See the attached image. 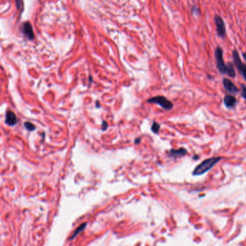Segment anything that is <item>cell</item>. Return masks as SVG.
Returning a JSON list of instances; mask_svg holds the SVG:
<instances>
[{
	"mask_svg": "<svg viewBox=\"0 0 246 246\" xmlns=\"http://www.w3.org/2000/svg\"><path fill=\"white\" fill-rule=\"evenodd\" d=\"M214 56L215 60H216L217 68V69H218L219 72L221 74H226L228 75V76L232 78L235 77V71L233 63H230L226 64V63H224L223 58V51H222L221 47L217 46L216 49H215Z\"/></svg>",
	"mask_w": 246,
	"mask_h": 246,
	"instance_id": "obj_1",
	"label": "cell"
},
{
	"mask_svg": "<svg viewBox=\"0 0 246 246\" xmlns=\"http://www.w3.org/2000/svg\"><path fill=\"white\" fill-rule=\"evenodd\" d=\"M222 158H223L221 156H218V157H212L204 160L195 168L192 173L193 175L194 176H200V175L205 174L210 169H212Z\"/></svg>",
	"mask_w": 246,
	"mask_h": 246,
	"instance_id": "obj_2",
	"label": "cell"
},
{
	"mask_svg": "<svg viewBox=\"0 0 246 246\" xmlns=\"http://www.w3.org/2000/svg\"><path fill=\"white\" fill-rule=\"evenodd\" d=\"M214 20L215 22V26H216V32L217 37L222 40L225 39L227 36L226 26L224 20L220 15H215Z\"/></svg>",
	"mask_w": 246,
	"mask_h": 246,
	"instance_id": "obj_3",
	"label": "cell"
},
{
	"mask_svg": "<svg viewBox=\"0 0 246 246\" xmlns=\"http://www.w3.org/2000/svg\"><path fill=\"white\" fill-rule=\"evenodd\" d=\"M148 102L157 104L165 110H170L173 108V103L171 101L163 96H157L149 99Z\"/></svg>",
	"mask_w": 246,
	"mask_h": 246,
	"instance_id": "obj_4",
	"label": "cell"
},
{
	"mask_svg": "<svg viewBox=\"0 0 246 246\" xmlns=\"http://www.w3.org/2000/svg\"><path fill=\"white\" fill-rule=\"evenodd\" d=\"M233 58L234 61V63L236 66L239 71L241 74H242L243 77L244 78V79L246 81V64L243 63V61H241V58L239 55L238 51L237 49H233Z\"/></svg>",
	"mask_w": 246,
	"mask_h": 246,
	"instance_id": "obj_5",
	"label": "cell"
},
{
	"mask_svg": "<svg viewBox=\"0 0 246 246\" xmlns=\"http://www.w3.org/2000/svg\"><path fill=\"white\" fill-rule=\"evenodd\" d=\"M23 34L28 40H33L34 38V32L31 24L29 22H25L22 26Z\"/></svg>",
	"mask_w": 246,
	"mask_h": 246,
	"instance_id": "obj_6",
	"label": "cell"
},
{
	"mask_svg": "<svg viewBox=\"0 0 246 246\" xmlns=\"http://www.w3.org/2000/svg\"><path fill=\"white\" fill-rule=\"evenodd\" d=\"M222 84H223L224 88L225 89V90L227 91H228L229 93L235 94L238 93L239 91L238 87L236 86L230 79L224 78V79H223V80H222Z\"/></svg>",
	"mask_w": 246,
	"mask_h": 246,
	"instance_id": "obj_7",
	"label": "cell"
},
{
	"mask_svg": "<svg viewBox=\"0 0 246 246\" xmlns=\"http://www.w3.org/2000/svg\"><path fill=\"white\" fill-rule=\"evenodd\" d=\"M17 122V118L12 111H7L6 112L5 123L9 126H14Z\"/></svg>",
	"mask_w": 246,
	"mask_h": 246,
	"instance_id": "obj_8",
	"label": "cell"
},
{
	"mask_svg": "<svg viewBox=\"0 0 246 246\" xmlns=\"http://www.w3.org/2000/svg\"><path fill=\"white\" fill-rule=\"evenodd\" d=\"M237 103V99L233 95H226L224 97V104L227 108H233Z\"/></svg>",
	"mask_w": 246,
	"mask_h": 246,
	"instance_id": "obj_9",
	"label": "cell"
},
{
	"mask_svg": "<svg viewBox=\"0 0 246 246\" xmlns=\"http://www.w3.org/2000/svg\"><path fill=\"white\" fill-rule=\"evenodd\" d=\"M186 153H187V150L184 148L177 149V150L172 149V150L169 151V155L173 158L182 157V156L185 155Z\"/></svg>",
	"mask_w": 246,
	"mask_h": 246,
	"instance_id": "obj_10",
	"label": "cell"
},
{
	"mask_svg": "<svg viewBox=\"0 0 246 246\" xmlns=\"http://www.w3.org/2000/svg\"><path fill=\"white\" fill-rule=\"evenodd\" d=\"M86 224H85V223H84V224H81V225H80V226L79 227V228H78L76 229V230H75V232L74 233V234H73V236L71 237V239H74L75 237H76L78 234L80 233H81V232H82L83 230H84V228H86Z\"/></svg>",
	"mask_w": 246,
	"mask_h": 246,
	"instance_id": "obj_11",
	"label": "cell"
},
{
	"mask_svg": "<svg viewBox=\"0 0 246 246\" xmlns=\"http://www.w3.org/2000/svg\"><path fill=\"white\" fill-rule=\"evenodd\" d=\"M25 127L27 130H30V131H33L35 129V125H33L32 123L30 122H25Z\"/></svg>",
	"mask_w": 246,
	"mask_h": 246,
	"instance_id": "obj_12",
	"label": "cell"
},
{
	"mask_svg": "<svg viewBox=\"0 0 246 246\" xmlns=\"http://www.w3.org/2000/svg\"><path fill=\"white\" fill-rule=\"evenodd\" d=\"M160 130V125L158 124L157 122H153V124L151 127V130H152L154 133H158Z\"/></svg>",
	"mask_w": 246,
	"mask_h": 246,
	"instance_id": "obj_13",
	"label": "cell"
},
{
	"mask_svg": "<svg viewBox=\"0 0 246 246\" xmlns=\"http://www.w3.org/2000/svg\"><path fill=\"white\" fill-rule=\"evenodd\" d=\"M241 87H242V89H241V96L246 100V86H245L244 84H242Z\"/></svg>",
	"mask_w": 246,
	"mask_h": 246,
	"instance_id": "obj_14",
	"label": "cell"
},
{
	"mask_svg": "<svg viewBox=\"0 0 246 246\" xmlns=\"http://www.w3.org/2000/svg\"><path fill=\"white\" fill-rule=\"evenodd\" d=\"M15 2H16L17 9L18 10H20L21 7H23V1L22 0H15Z\"/></svg>",
	"mask_w": 246,
	"mask_h": 246,
	"instance_id": "obj_15",
	"label": "cell"
},
{
	"mask_svg": "<svg viewBox=\"0 0 246 246\" xmlns=\"http://www.w3.org/2000/svg\"><path fill=\"white\" fill-rule=\"evenodd\" d=\"M107 123L104 121L102 124V130H105L107 129Z\"/></svg>",
	"mask_w": 246,
	"mask_h": 246,
	"instance_id": "obj_16",
	"label": "cell"
},
{
	"mask_svg": "<svg viewBox=\"0 0 246 246\" xmlns=\"http://www.w3.org/2000/svg\"><path fill=\"white\" fill-rule=\"evenodd\" d=\"M243 58H244V60L246 61V53H243L242 54Z\"/></svg>",
	"mask_w": 246,
	"mask_h": 246,
	"instance_id": "obj_17",
	"label": "cell"
}]
</instances>
